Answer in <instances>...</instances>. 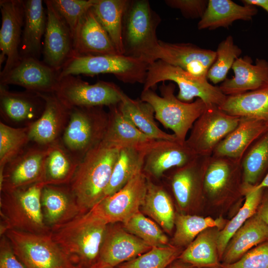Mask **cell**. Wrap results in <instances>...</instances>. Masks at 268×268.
I'll return each mask as SVG.
<instances>
[{"label":"cell","mask_w":268,"mask_h":268,"mask_svg":"<svg viewBox=\"0 0 268 268\" xmlns=\"http://www.w3.org/2000/svg\"><path fill=\"white\" fill-rule=\"evenodd\" d=\"M170 196L162 185L147 178V187L141 208L167 233L175 226L176 214Z\"/></svg>","instance_id":"35"},{"label":"cell","mask_w":268,"mask_h":268,"mask_svg":"<svg viewBox=\"0 0 268 268\" xmlns=\"http://www.w3.org/2000/svg\"><path fill=\"white\" fill-rule=\"evenodd\" d=\"M59 74L60 71L40 60L21 58L11 70L0 75V85H16L37 93H54L59 81Z\"/></svg>","instance_id":"16"},{"label":"cell","mask_w":268,"mask_h":268,"mask_svg":"<svg viewBox=\"0 0 268 268\" xmlns=\"http://www.w3.org/2000/svg\"><path fill=\"white\" fill-rule=\"evenodd\" d=\"M44 2L46 7L47 23L44 36L42 61L60 71L74 55L72 34L50 0H44Z\"/></svg>","instance_id":"15"},{"label":"cell","mask_w":268,"mask_h":268,"mask_svg":"<svg viewBox=\"0 0 268 268\" xmlns=\"http://www.w3.org/2000/svg\"><path fill=\"white\" fill-rule=\"evenodd\" d=\"M0 75L7 73L20 60L19 48L24 22L23 0H0Z\"/></svg>","instance_id":"14"},{"label":"cell","mask_w":268,"mask_h":268,"mask_svg":"<svg viewBox=\"0 0 268 268\" xmlns=\"http://www.w3.org/2000/svg\"><path fill=\"white\" fill-rule=\"evenodd\" d=\"M216 57L215 51L201 48L192 43H171L160 40L153 62L162 60L195 76L206 78Z\"/></svg>","instance_id":"17"},{"label":"cell","mask_w":268,"mask_h":268,"mask_svg":"<svg viewBox=\"0 0 268 268\" xmlns=\"http://www.w3.org/2000/svg\"><path fill=\"white\" fill-rule=\"evenodd\" d=\"M243 4H251L260 7L268 12V0H242Z\"/></svg>","instance_id":"51"},{"label":"cell","mask_w":268,"mask_h":268,"mask_svg":"<svg viewBox=\"0 0 268 268\" xmlns=\"http://www.w3.org/2000/svg\"><path fill=\"white\" fill-rule=\"evenodd\" d=\"M219 229L208 228L200 233L181 253L180 260L197 268H218L217 242Z\"/></svg>","instance_id":"36"},{"label":"cell","mask_w":268,"mask_h":268,"mask_svg":"<svg viewBox=\"0 0 268 268\" xmlns=\"http://www.w3.org/2000/svg\"><path fill=\"white\" fill-rule=\"evenodd\" d=\"M215 52V60L206 75L207 79L215 84L222 82L227 78L228 71L239 58L242 50L234 43L233 37L229 35L219 43Z\"/></svg>","instance_id":"44"},{"label":"cell","mask_w":268,"mask_h":268,"mask_svg":"<svg viewBox=\"0 0 268 268\" xmlns=\"http://www.w3.org/2000/svg\"><path fill=\"white\" fill-rule=\"evenodd\" d=\"M155 140L120 149L103 199L120 190L135 175L142 171L145 156Z\"/></svg>","instance_id":"31"},{"label":"cell","mask_w":268,"mask_h":268,"mask_svg":"<svg viewBox=\"0 0 268 268\" xmlns=\"http://www.w3.org/2000/svg\"><path fill=\"white\" fill-rule=\"evenodd\" d=\"M120 150L102 141L79 162L68 185L81 213L90 210L104 198Z\"/></svg>","instance_id":"1"},{"label":"cell","mask_w":268,"mask_h":268,"mask_svg":"<svg viewBox=\"0 0 268 268\" xmlns=\"http://www.w3.org/2000/svg\"><path fill=\"white\" fill-rule=\"evenodd\" d=\"M250 57H239L232 69L234 76L226 78L219 86L226 96H235L254 91L268 84V61L257 59L253 64Z\"/></svg>","instance_id":"23"},{"label":"cell","mask_w":268,"mask_h":268,"mask_svg":"<svg viewBox=\"0 0 268 268\" xmlns=\"http://www.w3.org/2000/svg\"><path fill=\"white\" fill-rule=\"evenodd\" d=\"M254 187L256 189H268V171L262 181L258 185Z\"/></svg>","instance_id":"52"},{"label":"cell","mask_w":268,"mask_h":268,"mask_svg":"<svg viewBox=\"0 0 268 268\" xmlns=\"http://www.w3.org/2000/svg\"><path fill=\"white\" fill-rule=\"evenodd\" d=\"M175 89L173 83L163 82L159 86L160 95L152 89L143 90L140 99L152 106L155 119L172 130L178 141L184 144L188 133L207 105L200 98L190 103L182 102L175 95Z\"/></svg>","instance_id":"5"},{"label":"cell","mask_w":268,"mask_h":268,"mask_svg":"<svg viewBox=\"0 0 268 268\" xmlns=\"http://www.w3.org/2000/svg\"><path fill=\"white\" fill-rule=\"evenodd\" d=\"M43 183L8 192H0V236L9 229L49 234L50 228L45 223L41 195Z\"/></svg>","instance_id":"4"},{"label":"cell","mask_w":268,"mask_h":268,"mask_svg":"<svg viewBox=\"0 0 268 268\" xmlns=\"http://www.w3.org/2000/svg\"><path fill=\"white\" fill-rule=\"evenodd\" d=\"M90 268H114L110 266L107 265L103 262H98Z\"/></svg>","instance_id":"53"},{"label":"cell","mask_w":268,"mask_h":268,"mask_svg":"<svg viewBox=\"0 0 268 268\" xmlns=\"http://www.w3.org/2000/svg\"><path fill=\"white\" fill-rule=\"evenodd\" d=\"M240 119L217 105H207L194 124L185 143L197 155L211 156L220 141L236 128Z\"/></svg>","instance_id":"12"},{"label":"cell","mask_w":268,"mask_h":268,"mask_svg":"<svg viewBox=\"0 0 268 268\" xmlns=\"http://www.w3.org/2000/svg\"><path fill=\"white\" fill-rule=\"evenodd\" d=\"M210 157L197 156L188 164L172 168L171 188L181 208H186L201 192L203 193L204 175Z\"/></svg>","instance_id":"24"},{"label":"cell","mask_w":268,"mask_h":268,"mask_svg":"<svg viewBox=\"0 0 268 268\" xmlns=\"http://www.w3.org/2000/svg\"><path fill=\"white\" fill-rule=\"evenodd\" d=\"M257 214L268 225V198L266 199L259 207Z\"/></svg>","instance_id":"50"},{"label":"cell","mask_w":268,"mask_h":268,"mask_svg":"<svg viewBox=\"0 0 268 268\" xmlns=\"http://www.w3.org/2000/svg\"><path fill=\"white\" fill-rule=\"evenodd\" d=\"M0 268H26L14 254L5 235L0 238Z\"/></svg>","instance_id":"49"},{"label":"cell","mask_w":268,"mask_h":268,"mask_svg":"<svg viewBox=\"0 0 268 268\" xmlns=\"http://www.w3.org/2000/svg\"><path fill=\"white\" fill-rule=\"evenodd\" d=\"M108 108V125L102 141L121 149L155 140L143 134L125 116L118 104Z\"/></svg>","instance_id":"32"},{"label":"cell","mask_w":268,"mask_h":268,"mask_svg":"<svg viewBox=\"0 0 268 268\" xmlns=\"http://www.w3.org/2000/svg\"><path fill=\"white\" fill-rule=\"evenodd\" d=\"M197 156L185 143L156 140L145 156L142 172L149 179H159L167 171L188 164Z\"/></svg>","instance_id":"19"},{"label":"cell","mask_w":268,"mask_h":268,"mask_svg":"<svg viewBox=\"0 0 268 268\" xmlns=\"http://www.w3.org/2000/svg\"><path fill=\"white\" fill-rule=\"evenodd\" d=\"M173 81L179 87L178 99L192 102L195 98L201 99L207 105H221L226 96L218 86L213 85L207 78L195 76L180 67L158 60L148 66L143 90L152 89L157 83Z\"/></svg>","instance_id":"8"},{"label":"cell","mask_w":268,"mask_h":268,"mask_svg":"<svg viewBox=\"0 0 268 268\" xmlns=\"http://www.w3.org/2000/svg\"><path fill=\"white\" fill-rule=\"evenodd\" d=\"M224 223V221L221 218L213 219L211 217L176 214V229L172 238V244L177 247L188 246L205 229L212 227L220 228Z\"/></svg>","instance_id":"41"},{"label":"cell","mask_w":268,"mask_h":268,"mask_svg":"<svg viewBox=\"0 0 268 268\" xmlns=\"http://www.w3.org/2000/svg\"><path fill=\"white\" fill-rule=\"evenodd\" d=\"M161 21L148 0H129L123 21L124 55L153 63L159 46L156 30Z\"/></svg>","instance_id":"3"},{"label":"cell","mask_w":268,"mask_h":268,"mask_svg":"<svg viewBox=\"0 0 268 268\" xmlns=\"http://www.w3.org/2000/svg\"><path fill=\"white\" fill-rule=\"evenodd\" d=\"M152 248L124 228L115 223L109 224L101 248L99 261L114 268L136 258Z\"/></svg>","instance_id":"20"},{"label":"cell","mask_w":268,"mask_h":268,"mask_svg":"<svg viewBox=\"0 0 268 268\" xmlns=\"http://www.w3.org/2000/svg\"><path fill=\"white\" fill-rule=\"evenodd\" d=\"M243 185L256 186L268 171V131L256 139L241 161Z\"/></svg>","instance_id":"40"},{"label":"cell","mask_w":268,"mask_h":268,"mask_svg":"<svg viewBox=\"0 0 268 268\" xmlns=\"http://www.w3.org/2000/svg\"></svg>","instance_id":"55"},{"label":"cell","mask_w":268,"mask_h":268,"mask_svg":"<svg viewBox=\"0 0 268 268\" xmlns=\"http://www.w3.org/2000/svg\"><path fill=\"white\" fill-rule=\"evenodd\" d=\"M54 93L70 110L75 107H109L118 105L124 92L113 82L100 80L90 84L76 75H68L60 78Z\"/></svg>","instance_id":"10"},{"label":"cell","mask_w":268,"mask_h":268,"mask_svg":"<svg viewBox=\"0 0 268 268\" xmlns=\"http://www.w3.org/2000/svg\"><path fill=\"white\" fill-rule=\"evenodd\" d=\"M91 7L81 16L72 35L73 56L119 54Z\"/></svg>","instance_id":"22"},{"label":"cell","mask_w":268,"mask_h":268,"mask_svg":"<svg viewBox=\"0 0 268 268\" xmlns=\"http://www.w3.org/2000/svg\"><path fill=\"white\" fill-rule=\"evenodd\" d=\"M240 160L225 157H209L203 178V193L210 199L223 196L235 188L242 176Z\"/></svg>","instance_id":"26"},{"label":"cell","mask_w":268,"mask_h":268,"mask_svg":"<svg viewBox=\"0 0 268 268\" xmlns=\"http://www.w3.org/2000/svg\"><path fill=\"white\" fill-rule=\"evenodd\" d=\"M29 127H13L0 123V175L6 165L21 153L30 142Z\"/></svg>","instance_id":"42"},{"label":"cell","mask_w":268,"mask_h":268,"mask_svg":"<svg viewBox=\"0 0 268 268\" xmlns=\"http://www.w3.org/2000/svg\"><path fill=\"white\" fill-rule=\"evenodd\" d=\"M4 235L26 268H76L50 233L36 234L9 229Z\"/></svg>","instance_id":"9"},{"label":"cell","mask_w":268,"mask_h":268,"mask_svg":"<svg viewBox=\"0 0 268 268\" xmlns=\"http://www.w3.org/2000/svg\"><path fill=\"white\" fill-rule=\"evenodd\" d=\"M257 13V7L253 5H240L231 0H208L206 9L198 23V29L227 28L236 20H251Z\"/></svg>","instance_id":"29"},{"label":"cell","mask_w":268,"mask_h":268,"mask_svg":"<svg viewBox=\"0 0 268 268\" xmlns=\"http://www.w3.org/2000/svg\"><path fill=\"white\" fill-rule=\"evenodd\" d=\"M65 20L73 35L83 14L93 5L94 0H50ZM73 37V36H72Z\"/></svg>","instance_id":"46"},{"label":"cell","mask_w":268,"mask_h":268,"mask_svg":"<svg viewBox=\"0 0 268 268\" xmlns=\"http://www.w3.org/2000/svg\"><path fill=\"white\" fill-rule=\"evenodd\" d=\"M129 0H94L91 7L120 55H124L122 37L123 21Z\"/></svg>","instance_id":"38"},{"label":"cell","mask_w":268,"mask_h":268,"mask_svg":"<svg viewBox=\"0 0 268 268\" xmlns=\"http://www.w3.org/2000/svg\"><path fill=\"white\" fill-rule=\"evenodd\" d=\"M268 131V125L264 122L240 117L236 128L220 141L211 156L241 160L253 143Z\"/></svg>","instance_id":"28"},{"label":"cell","mask_w":268,"mask_h":268,"mask_svg":"<svg viewBox=\"0 0 268 268\" xmlns=\"http://www.w3.org/2000/svg\"><path fill=\"white\" fill-rule=\"evenodd\" d=\"M169 7L180 11L184 17L190 19H201L207 6V0H166Z\"/></svg>","instance_id":"48"},{"label":"cell","mask_w":268,"mask_h":268,"mask_svg":"<svg viewBox=\"0 0 268 268\" xmlns=\"http://www.w3.org/2000/svg\"><path fill=\"white\" fill-rule=\"evenodd\" d=\"M45 102L40 117L29 127L31 142L45 147L61 141L69 118L70 110L54 93H39Z\"/></svg>","instance_id":"18"},{"label":"cell","mask_w":268,"mask_h":268,"mask_svg":"<svg viewBox=\"0 0 268 268\" xmlns=\"http://www.w3.org/2000/svg\"><path fill=\"white\" fill-rule=\"evenodd\" d=\"M157 224L139 210L123 223V228L152 247L169 245L167 236Z\"/></svg>","instance_id":"43"},{"label":"cell","mask_w":268,"mask_h":268,"mask_svg":"<svg viewBox=\"0 0 268 268\" xmlns=\"http://www.w3.org/2000/svg\"><path fill=\"white\" fill-rule=\"evenodd\" d=\"M79 163L61 141L49 146L45 162L44 185H68Z\"/></svg>","instance_id":"37"},{"label":"cell","mask_w":268,"mask_h":268,"mask_svg":"<svg viewBox=\"0 0 268 268\" xmlns=\"http://www.w3.org/2000/svg\"><path fill=\"white\" fill-rule=\"evenodd\" d=\"M107 226L87 211L51 228L50 233L76 268H90L99 262Z\"/></svg>","instance_id":"2"},{"label":"cell","mask_w":268,"mask_h":268,"mask_svg":"<svg viewBox=\"0 0 268 268\" xmlns=\"http://www.w3.org/2000/svg\"><path fill=\"white\" fill-rule=\"evenodd\" d=\"M267 241L268 225L255 213L229 240L222 257L223 264L237 261L253 247Z\"/></svg>","instance_id":"30"},{"label":"cell","mask_w":268,"mask_h":268,"mask_svg":"<svg viewBox=\"0 0 268 268\" xmlns=\"http://www.w3.org/2000/svg\"><path fill=\"white\" fill-rule=\"evenodd\" d=\"M118 106L123 115L141 132L155 140H177L174 134L161 130L155 121L152 106L140 99H133L124 92Z\"/></svg>","instance_id":"33"},{"label":"cell","mask_w":268,"mask_h":268,"mask_svg":"<svg viewBox=\"0 0 268 268\" xmlns=\"http://www.w3.org/2000/svg\"><path fill=\"white\" fill-rule=\"evenodd\" d=\"M179 247L169 245L152 247L136 258L124 263L119 268H166L181 254Z\"/></svg>","instance_id":"45"},{"label":"cell","mask_w":268,"mask_h":268,"mask_svg":"<svg viewBox=\"0 0 268 268\" xmlns=\"http://www.w3.org/2000/svg\"><path fill=\"white\" fill-rule=\"evenodd\" d=\"M169 268H191V267L187 266L185 264L177 263L172 264Z\"/></svg>","instance_id":"54"},{"label":"cell","mask_w":268,"mask_h":268,"mask_svg":"<svg viewBox=\"0 0 268 268\" xmlns=\"http://www.w3.org/2000/svg\"><path fill=\"white\" fill-rule=\"evenodd\" d=\"M219 107L229 115L257 119L268 125V84L254 91L227 96Z\"/></svg>","instance_id":"34"},{"label":"cell","mask_w":268,"mask_h":268,"mask_svg":"<svg viewBox=\"0 0 268 268\" xmlns=\"http://www.w3.org/2000/svg\"><path fill=\"white\" fill-rule=\"evenodd\" d=\"M49 147V146H48ZM48 147L28 146L5 166L0 175V192H8L43 183Z\"/></svg>","instance_id":"13"},{"label":"cell","mask_w":268,"mask_h":268,"mask_svg":"<svg viewBox=\"0 0 268 268\" xmlns=\"http://www.w3.org/2000/svg\"><path fill=\"white\" fill-rule=\"evenodd\" d=\"M45 104L39 93L11 91L7 86L0 85V112L5 121L29 126L40 117Z\"/></svg>","instance_id":"21"},{"label":"cell","mask_w":268,"mask_h":268,"mask_svg":"<svg viewBox=\"0 0 268 268\" xmlns=\"http://www.w3.org/2000/svg\"><path fill=\"white\" fill-rule=\"evenodd\" d=\"M147 187V178L141 171L120 190L102 200L88 212L94 219L107 225L124 223L139 210Z\"/></svg>","instance_id":"11"},{"label":"cell","mask_w":268,"mask_h":268,"mask_svg":"<svg viewBox=\"0 0 268 268\" xmlns=\"http://www.w3.org/2000/svg\"><path fill=\"white\" fill-rule=\"evenodd\" d=\"M149 64L124 55H75L60 71V78L68 75L112 74L125 83L144 84Z\"/></svg>","instance_id":"6"},{"label":"cell","mask_w":268,"mask_h":268,"mask_svg":"<svg viewBox=\"0 0 268 268\" xmlns=\"http://www.w3.org/2000/svg\"><path fill=\"white\" fill-rule=\"evenodd\" d=\"M263 190L243 185V193L245 196L243 205L218 233L217 245L219 259L222 258L229 240L235 233L256 213L262 200Z\"/></svg>","instance_id":"39"},{"label":"cell","mask_w":268,"mask_h":268,"mask_svg":"<svg viewBox=\"0 0 268 268\" xmlns=\"http://www.w3.org/2000/svg\"><path fill=\"white\" fill-rule=\"evenodd\" d=\"M41 203L45 223L50 229L81 213L68 185H45L41 191Z\"/></svg>","instance_id":"25"},{"label":"cell","mask_w":268,"mask_h":268,"mask_svg":"<svg viewBox=\"0 0 268 268\" xmlns=\"http://www.w3.org/2000/svg\"><path fill=\"white\" fill-rule=\"evenodd\" d=\"M219 268H268V241L250 250L237 261Z\"/></svg>","instance_id":"47"},{"label":"cell","mask_w":268,"mask_h":268,"mask_svg":"<svg viewBox=\"0 0 268 268\" xmlns=\"http://www.w3.org/2000/svg\"><path fill=\"white\" fill-rule=\"evenodd\" d=\"M108 122V113L103 106L72 108L61 142L80 162L88 152L103 140Z\"/></svg>","instance_id":"7"},{"label":"cell","mask_w":268,"mask_h":268,"mask_svg":"<svg viewBox=\"0 0 268 268\" xmlns=\"http://www.w3.org/2000/svg\"><path fill=\"white\" fill-rule=\"evenodd\" d=\"M42 0H23L24 22L19 48L20 59L39 60L42 53V38L47 23V13Z\"/></svg>","instance_id":"27"}]
</instances>
